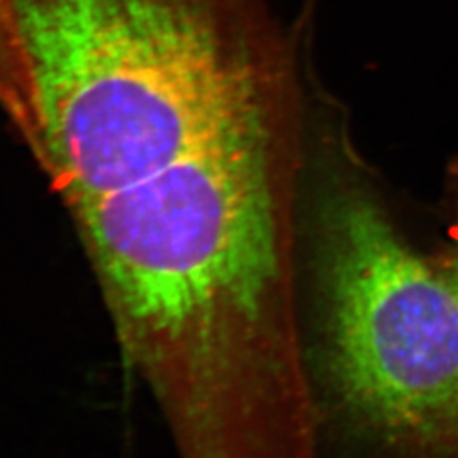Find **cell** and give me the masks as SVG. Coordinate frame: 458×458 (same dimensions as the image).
I'll list each match as a JSON object with an SVG mask.
<instances>
[{
  "instance_id": "1",
  "label": "cell",
  "mask_w": 458,
  "mask_h": 458,
  "mask_svg": "<svg viewBox=\"0 0 458 458\" xmlns=\"http://www.w3.org/2000/svg\"><path fill=\"white\" fill-rule=\"evenodd\" d=\"M251 0H0V115L92 253L278 204Z\"/></svg>"
},
{
  "instance_id": "2",
  "label": "cell",
  "mask_w": 458,
  "mask_h": 458,
  "mask_svg": "<svg viewBox=\"0 0 458 458\" xmlns=\"http://www.w3.org/2000/svg\"><path fill=\"white\" fill-rule=\"evenodd\" d=\"M329 386L355 425L418 458H458V287L370 197H329L319 223Z\"/></svg>"
},
{
  "instance_id": "3",
  "label": "cell",
  "mask_w": 458,
  "mask_h": 458,
  "mask_svg": "<svg viewBox=\"0 0 458 458\" xmlns=\"http://www.w3.org/2000/svg\"><path fill=\"white\" fill-rule=\"evenodd\" d=\"M446 274L452 277V280L455 282V285L458 287V240L457 245L454 248V253H452V262H450V267L446 268Z\"/></svg>"
}]
</instances>
